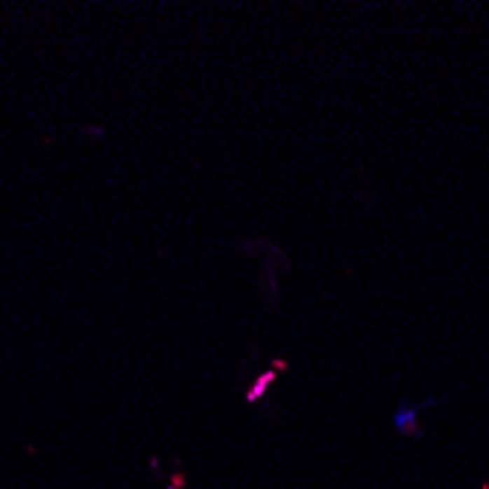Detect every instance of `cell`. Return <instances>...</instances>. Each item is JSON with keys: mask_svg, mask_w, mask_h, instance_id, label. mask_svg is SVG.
<instances>
[{"mask_svg": "<svg viewBox=\"0 0 489 489\" xmlns=\"http://www.w3.org/2000/svg\"><path fill=\"white\" fill-rule=\"evenodd\" d=\"M273 378H275V372H264V375H261V378L255 381V387L247 393V401H258L261 396H264V390H267V384H270Z\"/></svg>", "mask_w": 489, "mask_h": 489, "instance_id": "1", "label": "cell"}]
</instances>
